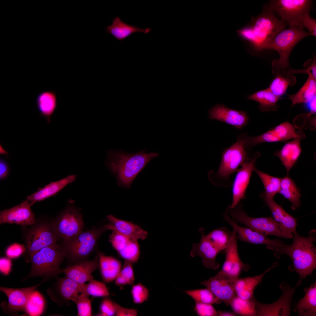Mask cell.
<instances>
[{"instance_id":"cell-1","label":"cell","mask_w":316,"mask_h":316,"mask_svg":"<svg viewBox=\"0 0 316 316\" xmlns=\"http://www.w3.org/2000/svg\"><path fill=\"white\" fill-rule=\"evenodd\" d=\"M287 25L278 19L268 5H266L260 14L252 18L249 25L237 32L259 51L264 49L265 45Z\"/></svg>"},{"instance_id":"cell-2","label":"cell","mask_w":316,"mask_h":316,"mask_svg":"<svg viewBox=\"0 0 316 316\" xmlns=\"http://www.w3.org/2000/svg\"><path fill=\"white\" fill-rule=\"evenodd\" d=\"M159 154L146 153L145 150L135 153L109 150L107 164L116 176L119 185L130 187L133 180L148 163Z\"/></svg>"},{"instance_id":"cell-3","label":"cell","mask_w":316,"mask_h":316,"mask_svg":"<svg viewBox=\"0 0 316 316\" xmlns=\"http://www.w3.org/2000/svg\"><path fill=\"white\" fill-rule=\"evenodd\" d=\"M293 234V243L289 245L285 255L289 256L292 262L289 269L298 273V281L301 282L316 268V249L313 244L316 241V231L311 230L306 237L300 236L297 231Z\"/></svg>"},{"instance_id":"cell-4","label":"cell","mask_w":316,"mask_h":316,"mask_svg":"<svg viewBox=\"0 0 316 316\" xmlns=\"http://www.w3.org/2000/svg\"><path fill=\"white\" fill-rule=\"evenodd\" d=\"M65 257L62 245L56 243L42 248L30 258V271L22 281L35 276L49 279L57 277L62 273L60 266Z\"/></svg>"},{"instance_id":"cell-5","label":"cell","mask_w":316,"mask_h":316,"mask_svg":"<svg viewBox=\"0 0 316 316\" xmlns=\"http://www.w3.org/2000/svg\"><path fill=\"white\" fill-rule=\"evenodd\" d=\"M311 35L308 32L295 26H289L278 33L265 46L264 49L276 51L279 58L272 62V73L276 75L282 73L289 66V59L294 46L305 37Z\"/></svg>"},{"instance_id":"cell-6","label":"cell","mask_w":316,"mask_h":316,"mask_svg":"<svg viewBox=\"0 0 316 316\" xmlns=\"http://www.w3.org/2000/svg\"><path fill=\"white\" fill-rule=\"evenodd\" d=\"M25 236L26 250L24 256L26 262L42 248L56 243L60 238L53 221H37L30 225Z\"/></svg>"},{"instance_id":"cell-7","label":"cell","mask_w":316,"mask_h":316,"mask_svg":"<svg viewBox=\"0 0 316 316\" xmlns=\"http://www.w3.org/2000/svg\"><path fill=\"white\" fill-rule=\"evenodd\" d=\"M225 212L236 222L244 224L264 236L273 235L286 238H292L284 231L280 224L273 217H250L243 209V205L240 203L233 208L228 206Z\"/></svg>"},{"instance_id":"cell-8","label":"cell","mask_w":316,"mask_h":316,"mask_svg":"<svg viewBox=\"0 0 316 316\" xmlns=\"http://www.w3.org/2000/svg\"><path fill=\"white\" fill-rule=\"evenodd\" d=\"M105 230L103 226L86 231H82L73 238L63 242L62 246L66 257L72 264L87 261L100 235Z\"/></svg>"},{"instance_id":"cell-9","label":"cell","mask_w":316,"mask_h":316,"mask_svg":"<svg viewBox=\"0 0 316 316\" xmlns=\"http://www.w3.org/2000/svg\"><path fill=\"white\" fill-rule=\"evenodd\" d=\"M312 2L310 0H274L270 1L268 6L289 26L303 30V18L309 13Z\"/></svg>"},{"instance_id":"cell-10","label":"cell","mask_w":316,"mask_h":316,"mask_svg":"<svg viewBox=\"0 0 316 316\" xmlns=\"http://www.w3.org/2000/svg\"><path fill=\"white\" fill-rule=\"evenodd\" d=\"M223 217L225 220L236 232L238 239L253 244L265 245L268 249L274 251V255L277 259L280 258L288 246L284 244L281 240L277 239H270L267 236L248 227L239 225L226 212L224 213Z\"/></svg>"},{"instance_id":"cell-11","label":"cell","mask_w":316,"mask_h":316,"mask_svg":"<svg viewBox=\"0 0 316 316\" xmlns=\"http://www.w3.org/2000/svg\"><path fill=\"white\" fill-rule=\"evenodd\" d=\"M56 281L48 288L47 292L50 298L61 307L74 302L79 293L86 292L85 283L75 282L68 278H56Z\"/></svg>"},{"instance_id":"cell-12","label":"cell","mask_w":316,"mask_h":316,"mask_svg":"<svg viewBox=\"0 0 316 316\" xmlns=\"http://www.w3.org/2000/svg\"><path fill=\"white\" fill-rule=\"evenodd\" d=\"M303 133L301 131H296L293 125L285 122L260 135L251 137L244 133L241 137L245 147L249 149L262 143L286 141L300 137Z\"/></svg>"},{"instance_id":"cell-13","label":"cell","mask_w":316,"mask_h":316,"mask_svg":"<svg viewBox=\"0 0 316 316\" xmlns=\"http://www.w3.org/2000/svg\"><path fill=\"white\" fill-rule=\"evenodd\" d=\"M243 142L240 136L237 141L230 147L224 150L218 172L216 174L210 172L209 177L218 176L227 178L231 174L237 171L238 168L247 157Z\"/></svg>"},{"instance_id":"cell-14","label":"cell","mask_w":316,"mask_h":316,"mask_svg":"<svg viewBox=\"0 0 316 316\" xmlns=\"http://www.w3.org/2000/svg\"><path fill=\"white\" fill-rule=\"evenodd\" d=\"M53 221L60 238L63 242L73 238L82 231L83 223L80 213L70 207L63 211Z\"/></svg>"},{"instance_id":"cell-15","label":"cell","mask_w":316,"mask_h":316,"mask_svg":"<svg viewBox=\"0 0 316 316\" xmlns=\"http://www.w3.org/2000/svg\"><path fill=\"white\" fill-rule=\"evenodd\" d=\"M298 282L292 288L287 283H282L280 288L283 291L281 298L270 304L260 303L255 299L256 316H290L292 297L296 288L301 284Z\"/></svg>"},{"instance_id":"cell-16","label":"cell","mask_w":316,"mask_h":316,"mask_svg":"<svg viewBox=\"0 0 316 316\" xmlns=\"http://www.w3.org/2000/svg\"><path fill=\"white\" fill-rule=\"evenodd\" d=\"M260 156V153L257 152L253 157H247L241 165V168L237 170L232 187V203L228 206L230 208H233L245 197L252 171L256 167V160Z\"/></svg>"},{"instance_id":"cell-17","label":"cell","mask_w":316,"mask_h":316,"mask_svg":"<svg viewBox=\"0 0 316 316\" xmlns=\"http://www.w3.org/2000/svg\"><path fill=\"white\" fill-rule=\"evenodd\" d=\"M49 279L44 278L38 284L32 286L21 288H12L0 286V290L4 293L8 302L1 303L4 312L15 314L20 311H25V307L30 296L40 285Z\"/></svg>"},{"instance_id":"cell-18","label":"cell","mask_w":316,"mask_h":316,"mask_svg":"<svg viewBox=\"0 0 316 316\" xmlns=\"http://www.w3.org/2000/svg\"><path fill=\"white\" fill-rule=\"evenodd\" d=\"M236 279L231 278L221 270L213 277L203 281L201 283L228 305L236 296L234 286Z\"/></svg>"},{"instance_id":"cell-19","label":"cell","mask_w":316,"mask_h":316,"mask_svg":"<svg viewBox=\"0 0 316 316\" xmlns=\"http://www.w3.org/2000/svg\"><path fill=\"white\" fill-rule=\"evenodd\" d=\"M237 234L233 229L229 243L225 250V257L221 270L231 278L236 279L242 271H247L250 268L248 264L241 260L238 251Z\"/></svg>"},{"instance_id":"cell-20","label":"cell","mask_w":316,"mask_h":316,"mask_svg":"<svg viewBox=\"0 0 316 316\" xmlns=\"http://www.w3.org/2000/svg\"><path fill=\"white\" fill-rule=\"evenodd\" d=\"M27 200L12 208L0 212V224H14L24 226H30L36 221L35 214Z\"/></svg>"},{"instance_id":"cell-21","label":"cell","mask_w":316,"mask_h":316,"mask_svg":"<svg viewBox=\"0 0 316 316\" xmlns=\"http://www.w3.org/2000/svg\"><path fill=\"white\" fill-rule=\"evenodd\" d=\"M199 231L201 235L200 241L198 243L193 244L190 255L192 257H200L203 265L207 268L217 269L220 264L216 261V257L219 252L206 237L204 228H200Z\"/></svg>"},{"instance_id":"cell-22","label":"cell","mask_w":316,"mask_h":316,"mask_svg":"<svg viewBox=\"0 0 316 316\" xmlns=\"http://www.w3.org/2000/svg\"><path fill=\"white\" fill-rule=\"evenodd\" d=\"M208 114L211 119L223 122L238 129L246 126L248 121L247 112L231 109L222 104L212 107Z\"/></svg>"},{"instance_id":"cell-23","label":"cell","mask_w":316,"mask_h":316,"mask_svg":"<svg viewBox=\"0 0 316 316\" xmlns=\"http://www.w3.org/2000/svg\"><path fill=\"white\" fill-rule=\"evenodd\" d=\"M99 267V257L97 253L93 260L72 264L61 269V271L66 277L74 281L84 283L93 279L92 273Z\"/></svg>"},{"instance_id":"cell-24","label":"cell","mask_w":316,"mask_h":316,"mask_svg":"<svg viewBox=\"0 0 316 316\" xmlns=\"http://www.w3.org/2000/svg\"><path fill=\"white\" fill-rule=\"evenodd\" d=\"M109 241L119 255L126 260L135 263L138 260L140 251L138 240L113 231Z\"/></svg>"},{"instance_id":"cell-25","label":"cell","mask_w":316,"mask_h":316,"mask_svg":"<svg viewBox=\"0 0 316 316\" xmlns=\"http://www.w3.org/2000/svg\"><path fill=\"white\" fill-rule=\"evenodd\" d=\"M260 196L268 206L273 218L280 224L284 231L292 238L293 233L296 231V219L287 213L281 205L276 202L273 198L267 196L263 192L260 193Z\"/></svg>"},{"instance_id":"cell-26","label":"cell","mask_w":316,"mask_h":316,"mask_svg":"<svg viewBox=\"0 0 316 316\" xmlns=\"http://www.w3.org/2000/svg\"><path fill=\"white\" fill-rule=\"evenodd\" d=\"M107 218L110 222L104 226L106 230L115 231L125 236L137 240H143L148 236L147 232L137 225L118 219L112 215H108Z\"/></svg>"},{"instance_id":"cell-27","label":"cell","mask_w":316,"mask_h":316,"mask_svg":"<svg viewBox=\"0 0 316 316\" xmlns=\"http://www.w3.org/2000/svg\"><path fill=\"white\" fill-rule=\"evenodd\" d=\"M305 138L303 134L300 137L296 138L286 143L279 150L274 153L277 156L285 167L288 176L291 169L296 164L302 151L300 141Z\"/></svg>"},{"instance_id":"cell-28","label":"cell","mask_w":316,"mask_h":316,"mask_svg":"<svg viewBox=\"0 0 316 316\" xmlns=\"http://www.w3.org/2000/svg\"><path fill=\"white\" fill-rule=\"evenodd\" d=\"M76 177L75 175H70L59 180L51 182L28 196L26 200L32 206L37 202L55 195L68 185L74 181Z\"/></svg>"},{"instance_id":"cell-29","label":"cell","mask_w":316,"mask_h":316,"mask_svg":"<svg viewBox=\"0 0 316 316\" xmlns=\"http://www.w3.org/2000/svg\"><path fill=\"white\" fill-rule=\"evenodd\" d=\"M151 30L149 28H143L129 24L122 21L118 16L115 17L111 24L105 28L107 33L111 35L117 40L122 42L134 33L147 34Z\"/></svg>"},{"instance_id":"cell-30","label":"cell","mask_w":316,"mask_h":316,"mask_svg":"<svg viewBox=\"0 0 316 316\" xmlns=\"http://www.w3.org/2000/svg\"><path fill=\"white\" fill-rule=\"evenodd\" d=\"M277 265L275 264L261 274L253 277L238 278L235 281L234 291L236 296L245 300L253 298L255 289L261 282L264 276L272 268Z\"/></svg>"},{"instance_id":"cell-31","label":"cell","mask_w":316,"mask_h":316,"mask_svg":"<svg viewBox=\"0 0 316 316\" xmlns=\"http://www.w3.org/2000/svg\"><path fill=\"white\" fill-rule=\"evenodd\" d=\"M35 102L40 115L44 117L48 123H50L51 116L57 107L56 93L52 90L42 91L37 95Z\"/></svg>"},{"instance_id":"cell-32","label":"cell","mask_w":316,"mask_h":316,"mask_svg":"<svg viewBox=\"0 0 316 316\" xmlns=\"http://www.w3.org/2000/svg\"><path fill=\"white\" fill-rule=\"evenodd\" d=\"M305 295L295 305L293 310L299 316H315L316 315V282L304 290Z\"/></svg>"},{"instance_id":"cell-33","label":"cell","mask_w":316,"mask_h":316,"mask_svg":"<svg viewBox=\"0 0 316 316\" xmlns=\"http://www.w3.org/2000/svg\"><path fill=\"white\" fill-rule=\"evenodd\" d=\"M98 253L102 278L106 282H111L116 279L120 272L121 264L114 257L106 256L102 252Z\"/></svg>"},{"instance_id":"cell-34","label":"cell","mask_w":316,"mask_h":316,"mask_svg":"<svg viewBox=\"0 0 316 316\" xmlns=\"http://www.w3.org/2000/svg\"><path fill=\"white\" fill-rule=\"evenodd\" d=\"M279 193L291 202V208L293 211L300 207V190L294 181L288 176L281 178Z\"/></svg>"},{"instance_id":"cell-35","label":"cell","mask_w":316,"mask_h":316,"mask_svg":"<svg viewBox=\"0 0 316 316\" xmlns=\"http://www.w3.org/2000/svg\"><path fill=\"white\" fill-rule=\"evenodd\" d=\"M248 98L259 103V108L262 112L277 110L278 108L277 102L281 99L268 88L253 93L249 96Z\"/></svg>"},{"instance_id":"cell-36","label":"cell","mask_w":316,"mask_h":316,"mask_svg":"<svg viewBox=\"0 0 316 316\" xmlns=\"http://www.w3.org/2000/svg\"><path fill=\"white\" fill-rule=\"evenodd\" d=\"M316 79L311 75H308L300 89L296 93L289 95L288 98L291 100L293 105L302 103H307L316 96Z\"/></svg>"},{"instance_id":"cell-37","label":"cell","mask_w":316,"mask_h":316,"mask_svg":"<svg viewBox=\"0 0 316 316\" xmlns=\"http://www.w3.org/2000/svg\"><path fill=\"white\" fill-rule=\"evenodd\" d=\"M279 74L271 82L268 88L275 95L279 98L285 95L288 87L294 85L296 83V77L292 75Z\"/></svg>"},{"instance_id":"cell-38","label":"cell","mask_w":316,"mask_h":316,"mask_svg":"<svg viewBox=\"0 0 316 316\" xmlns=\"http://www.w3.org/2000/svg\"><path fill=\"white\" fill-rule=\"evenodd\" d=\"M232 235L227 228L222 227L214 229L206 236L213 245L220 252L228 246Z\"/></svg>"},{"instance_id":"cell-39","label":"cell","mask_w":316,"mask_h":316,"mask_svg":"<svg viewBox=\"0 0 316 316\" xmlns=\"http://www.w3.org/2000/svg\"><path fill=\"white\" fill-rule=\"evenodd\" d=\"M255 299L245 300L236 296L231 301V305L234 312L243 316H256Z\"/></svg>"},{"instance_id":"cell-40","label":"cell","mask_w":316,"mask_h":316,"mask_svg":"<svg viewBox=\"0 0 316 316\" xmlns=\"http://www.w3.org/2000/svg\"><path fill=\"white\" fill-rule=\"evenodd\" d=\"M253 171L258 175L263 184L265 189L263 193L267 196L273 198L275 195L279 192L281 178L270 176L258 170L256 167Z\"/></svg>"},{"instance_id":"cell-41","label":"cell","mask_w":316,"mask_h":316,"mask_svg":"<svg viewBox=\"0 0 316 316\" xmlns=\"http://www.w3.org/2000/svg\"><path fill=\"white\" fill-rule=\"evenodd\" d=\"M45 305L43 296L37 291H35L27 302L24 312L30 316H38L43 313Z\"/></svg>"},{"instance_id":"cell-42","label":"cell","mask_w":316,"mask_h":316,"mask_svg":"<svg viewBox=\"0 0 316 316\" xmlns=\"http://www.w3.org/2000/svg\"><path fill=\"white\" fill-rule=\"evenodd\" d=\"M186 293L191 296L195 303L218 304L221 301L208 288L189 290Z\"/></svg>"},{"instance_id":"cell-43","label":"cell","mask_w":316,"mask_h":316,"mask_svg":"<svg viewBox=\"0 0 316 316\" xmlns=\"http://www.w3.org/2000/svg\"><path fill=\"white\" fill-rule=\"evenodd\" d=\"M134 280L133 271L131 263L126 260L122 269L116 279L115 283L118 286L126 284L132 285Z\"/></svg>"},{"instance_id":"cell-44","label":"cell","mask_w":316,"mask_h":316,"mask_svg":"<svg viewBox=\"0 0 316 316\" xmlns=\"http://www.w3.org/2000/svg\"><path fill=\"white\" fill-rule=\"evenodd\" d=\"M86 292L94 297L108 296L109 293L105 284L93 279L86 284Z\"/></svg>"},{"instance_id":"cell-45","label":"cell","mask_w":316,"mask_h":316,"mask_svg":"<svg viewBox=\"0 0 316 316\" xmlns=\"http://www.w3.org/2000/svg\"><path fill=\"white\" fill-rule=\"evenodd\" d=\"M90 295L86 292L80 293L74 302L76 305L78 316H90L92 315Z\"/></svg>"},{"instance_id":"cell-46","label":"cell","mask_w":316,"mask_h":316,"mask_svg":"<svg viewBox=\"0 0 316 316\" xmlns=\"http://www.w3.org/2000/svg\"><path fill=\"white\" fill-rule=\"evenodd\" d=\"M149 290L140 283L133 286L131 291L133 302L137 304L147 301L149 297Z\"/></svg>"},{"instance_id":"cell-47","label":"cell","mask_w":316,"mask_h":316,"mask_svg":"<svg viewBox=\"0 0 316 316\" xmlns=\"http://www.w3.org/2000/svg\"><path fill=\"white\" fill-rule=\"evenodd\" d=\"M195 310L199 316H218V311L211 304L196 303Z\"/></svg>"},{"instance_id":"cell-48","label":"cell","mask_w":316,"mask_h":316,"mask_svg":"<svg viewBox=\"0 0 316 316\" xmlns=\"http://www.w3.org/2000/svg\"><path fill=\"white\" fill-rule=\"evenodd\" d=\"M100 309L101 313L99 315L111 316L116 314L114 303L108 298L103 300L100 305Z\"/></svg>"},{"instance_id":"cell-49","label":"cell","mask_w":316,"mask_h":316,"mask_svg":"<svg viewBox=\"0 0 316 316\" xmlns=\"http://www.w3.org/2000/svg\"><path fill=\"white\" fill-rule=\"evenodd\" d=\"M298 73H305L311 75L315 78H316V61L314 58L311 65L303 70H296L289 68L284 71L282 74L287 75H292L294 74Z\"/></svg>"},{"instance_id":"cell-50","label":"cell","mask_w":316,"mask_h":316,"mask_svg":"<svg viewBox=\"0 0 316 316\" xmlns=\"http://www.w3.org/2000/svg\"><path fill=\"white\" fill-rule=\"evenodd\" d=\"M26 250L25 245L15 243L9 246L7 248L6 254L10 258H15L20 256Z\"/></svg>"},{"instance_id":"cell-51","label":"cell","mask_w":316,"mask_h":316,"mask_svg":"<svg viewBox=\"0 0 316 316\" xmlns=\"http://www.w3.org/2000/svg\"><path fill=\"white\" fill-rule=\"evenodd\" d=\"M303 24L304 28H306L308 30L311 35L316 36V22L310 16L309 13L305 14L304 16Z\"/></svg>"},{"instance_id":"cell-52","label":"cell","mask_w":316,"mask_h":316,"mask_svg":"<svg viewBox=\"0 0 316 316\" xmlns=\"http://www.w3.org/2000/svg\"><path fill=\"white\" fill-rule=\"evenodd\" d=\"M116 314L117 316H136L137 315V311L134 309H128L123 308L114 303Z\"/></svg>"},{"instance_id":"cell-53","label":"cell","mask_w":316,"mask_h":316,"mask_svg":"<svg viewBox=\"0 0 316 316\" xmlns=\"http://www.w3.org/2000/svg\"><path fill=\"white\" fill-rule=\"evenodd\" d=\"M11 263L8 258H3L0 259V272L3 274L7 275L11 269Z\"/></svg>"},{"instance_id":"cell-54","label":"cell","mask_w":316,"mask_h":316,"mask_svg":"<svg viewBox=\"0 0 316 316\" xmlns=\"http://www.w3.org/2000/svg\"><path fill=\"white\" fill-rule=\"evenodd\" d=\"M8 171V166L7 162L4 160H0V178H4L7 175Z\"/></svg>"},{"instance_id":"cell-55","label":"cell","mask_w":316,"mask_h":316,"mask_svg":"<svg viewBox=\"0 0 316 316\" xmlns=\"http://www.w3.org/2000/svg\"><path fill=\"white\" fill-rule=\"evenodd\" d=\"M316 96L307 103L310 111L309 113L311 115L316 113Z\"/></svg>"},{"instance_id":"cell-56","label":"cell","mask_w":316,"mask_h":316,"mask_svg":"<svg viewBox=\"0 0 316 316\" xmlns=\"http://www.w3.org/2000/svg\"><path fill=\"white\" fill-rule=\"evenodd\" d=\"M218 316H234L235 314L233 313L226 311H218Z\"/></svg>"}]
</instances>
